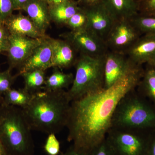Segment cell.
Here are the masks:
<instances>
[{"label":"cell","mask_w":155,"mask_h":155,"mask_svg":"<svg viewBox=\"0 0 155 155\" xmlns=\"http://www.w3.org/2000/svg\"><path fill=\"white\" fill-rule=\"evenodd\" d=\"M143 72L140 67L109 88L71 102L66 127L67 140L75 149L86 153L106 138L118 103L136 88Z\"/></svg>","instance_id":"obj_1"},{"label":"cell","mask_w":155,"mask_h":155,"mask_svg":"<svg viewBox=\"0 0 155 155\" xmlns=\"http://www.w3.org/2000/svg\"><path fill=\"white\" fill-rule=\"evenodd\" d=\"M71 103L64 90L40 91L22 110L31 130L56 134L67 126Z\"/></svg>","instance_id":"obj_2"},{"label":"cell","mask_w":155,"mask_h":155,"mask_svg":"<svg viewBox=\"0 0 155 155\" xmlns=\"http://www.w3.org/2000/svg\"><path fill=\"white\" fill-rule=\"evenodd\" d=\"M31 130L21 108L0 104V139L9 155H33Z\"/></svg>","instance_id":"obj_3"},{"label":"cell","mask_w":155,"mask_h":155,"mask_svg":"<svg viewBox=\"0 0 155 155\" xmlns=\"http://www.w3.org/2000/svg\"><path fill=\"white\" fill-rule=\"evenodd\" d=\"M151 131L155 130V106L135 89L118 103L111 127Z\"/></svg>","instance_id":"obj_4"},{"label":"cell","mask_w":155,"mask_h":155,"mask_svg":"<svg viewBox=\"0 0 155 155\" xmlns=\"http://www.w3.org/2000/svg\"><path fill=\"white\" fill-rule=\"evenodd\" d=\"M104 56L94 58L81 54L77 59L73 82L67 91L70 101L104 89Z\"/></svg>","instance_id":"obj_5"},{"label":"cell","mask_w":155,"mask_h":155,"mask_svg":"<svg viewBox=\"0 0 155 155\" xmlns=\"http://www.w3.org/2000/svg\"><path fill=\"white\" fill-rule=\"evenodd\" d=\"M150 132L111 127L106 137L115 155H145Z\"/></svg>","instance_id":"obj_6"},{"label":"cell","mask_w":155,"mask_h":155,"mask_svg":"<svg viewBox=\"0 0 155 155\" xmlns=\"http://www.w3.org/2000/svg\"><path fill=\"white\" fill-rule=\"evenodd\" d=\"M143 67L134 64L124 53L108 50L104 56V89L109 88L126 75Z\"/></svg>","instance_id":"obj_7"},{"label":"cell","mask_w":155,"mask_h":155,"mask_svg":"<svg viewBox=\"0 0 155 155\" xmlns=\"http://www.w3.org/2000/svg\"><path fill=\"white\" fill-rule=\"evenodd\" d=\"M141 35L130 19L116 20L105 42L108 50L125 53Z\"/></svg>","instance_id":"obj_8"},{"label":"cell","mask_w":155,"mask_h":155,"mask_svg":"<svg viewBox=\"0 0 155 155\" xmlns=\"http://www.w3.org/2000/svg\"><path fill=\"white\" fill-rule=\"evenodd\" d=\"M64 37L81 54L102 58L109 50L105 42L87 30L71 31Z\"/></svg>","instance_id":"obj_9"},{"label":"cell","mask_w":155,"mask_h":155,"mask_svg":"<svg viewBox=\"0 0 155 155\" xmlns=\"http://www.w3.org/2000/svg\"><path fill=\"white\" fill-rule=\"evenodd\" d=\"M84 10L87 18V30L105 42L116 19L101 1Z\"/></svg>","instance_id":"obj_10"},{"label":"cell","mask_w":155,"mask_h":155,"mask_svg":"<svg viewBox=\"0 0 155 155\" xmlns=\"http://www.w3.org/2000/svg\"><path fill=\"white\" fill-rule=\"evenodd\" d=\"M45 37L34 38L10 34L8 50L7 52L8 69L11 71L15 68L19 69L35 49L41 43Z\"/></svg>","instance_id":"obj_11"},{"label":"cell","mask_w":155,"mask_h":155,"mask_svg":"<svg viewBox=\"0 0 155 155\" xmlns=\"http://www.w3.org/2000/svg\"><path fill=\"white\" fill-rule=\"evenodd\" d=\"M51 38L46 35L19 69L17 76L34 70L45 71L52 67V48Z\"/></svg>","instance_id":"obj_12"},{"label":"cell","mask_w":155,"mask_h":155,"mask_svg":"<svg viewBox=\"0 0 155 155\" xmlns=\"http://www.w3.org/2000/svg\"><path fill=\"white\" fill-rule=\"evenodd\" d=\"M124 54L139 66L155 64V35H142Z\"/></svg>","instance_id":"obj_13"},{"label":"cell","mask_w":155,"mask_h":155,"mask_svg":"<svg viewBox=\"0 0 155 155\" xmlns=\"http://www.w3.org/2000/svg\"><path fill=\"white\" fill-rule=\"evenodd\" d=\"M3 24L11 34L34 38H42L46 36L37 28L29 17L21 14H12Z\"/></svg>","instance_id":"obj_14"},{"label":"cell","mask_w":155,"mask_h":155,"mask_svg":"<svg viewBox=\"0 0 155 155\" xmlns=\"http://www.w3.org/2000/svg\"><path fill=\"white\" fill-rule=\"evenodd\" d=\"M52 48V67L68 68L75 65V50L69 41L51 38Z\"/></svg>","instance_id":"obj_15"},{"label":"cell","mask_w":155,"mask_h":155,"mask_svg":"<svg viewBox=\"0 0 155 155\" xmlns=\"http://www.w3.org/2000/svg\"><path fill=\"white\" fill-rule=\"evenodd\" d=\"M22 10L27 13L37 28L45 35L51 20L48 4L44 0H30Z\"/></svg>","instance_id":"obj_16"},{"label":"cell","mask_w":155,"mask_h":155,"mask_svg":"<svg viewBox=\"0 0 155 155\" xmlns=\"http://www.w3.org/2000/svg\"><path fill=\"white\" fill-rule=\"evenodd\" d=\"M116 20L132 19L138 14L136 0H101Z\"/></svg>","instance_id":"obj_17"},{"label":"cell","mask_w":155,"mask_h":155,"mask_svg":"<svg viewBox=\"0 0 155 155\" xmlns=\"http://www.w3.org/2000/svg\"><path fill=\"white\" fill-rule=\"evenodd\" d=\"M136 90L155 106V64L145 65L142 77Z\"/></svg>","instance_id":"obj_18"},{"label":"cell","mask_w":155,"mask_h":155,"mask_svg":"<svg viewBox=\"0 0 155 155\" xmlns=\"http://www.w3.org/2000/svg\"><path fill=\"white\" fill-rule=\"evenodd\" d=\"M49 9L51 20L65 24L80 8L78 6L77 3L69 0L60 5L49 7Z\"/></svg>","instance_id":"obj_19"},{"label":"cell","mask_w":155,"mask_h":155,"mask_svg":"<svg viewBox=\"0 0 155 155\" xmlns=\"http://www.w3.org/2000/svg\"><path fill=\"white\" fill-rule=\"evenodd\" d=\"M74 76L72 73H65L58 69L54 70L52 74L46 79L43 90L59 91L72 85Z\"/></svg>","instance_id":"obj_20"},{"label":"cell","mask_w":155,"mask_h":155,"mask_svg":"<svg viewBox=\"0 0 155 155\" xmlns=\"http://www.w3.org/2000/svg\"><path fill=\"white\" fill-rule=\"evenodd\" d=\"M33 95L25 88H11L4 94L3 104L23 109L28 105Z\"/></svg>","instance_id":"obj_21"},{"label":"cell","mask_w":155,"mask_h":155,"mask_svg":"<svg viewBox=\"0 0 155 155\" xmlns=\"http://www.w3.org/2000/svg\"><path fill=\"white\" fill-rule=\"evenodd\" d=\"M45 71L34 70L23 73L21 76L24 79V88L32 94L43 89L46 79Z\"/></svg>","instance_id":"obj_22"},{"label":"cell","mask_w":155,"mask_h":155,"mask_svg":"<svg viewBox=\"0 0 155 155\" xmlns=\"http://www.w3.org/2000/svg\"><path fill=\"white\" fill-rule=\"evenodd\" d=\"M130 19L141 35H155V16L138 14Z\"/></svg>","instance_id":"obj_23"},{"label":"cell","mask_w":155,"mask_h":155,"mask_svg":"<svg viewBox=\"0 0 155 155\" xmlns=\"http://www.w3.org/2000/svg\"><path fill=\"white\" fill-rule=\"evenodd\" d=\"M71 31L87 30V18L84 9L80 8L65 23Z\"/></svg>","instance_id":"obj_24"},{"label":"cell","mask_w":155,"mask_h":155,"mask_svg":"<svg viewBox=\"0 0 155 155\" xmlns=\"http://www.w3.org/2000/svg\"><path fill=\"white\" fill-rule=\"evenodd\" d=\"M17 76H13L9 69L4 72H0V95L3 96L11 89L15 79Z\"/></svg>","instance_id":"obj_25"},{"label":"cell","mask_w":155,"mask_h":155,"mask_svg":"<svg viewBox=\"0 0 155 155\" xmlns=\"http://www.w3.org/2000/svg\"><path fill=\"white\" fill-rule=\"evenodd\" d=\"M85 155H115L106 137L103 141L85 153Z\"/></svg>","instance_id":"obj_26"},{"label":"cell","mask_w":155,"mask_h":155,"mask_svg":"<svg viewBox=\"0 0 155 155\" xmlns=\"http://www.w3.org/2000/svg\"><path fill=\"white\" fill-rule=\"evenodd\" d=\"M45 152L48 155H58L60 152V143L54 134H48L44 145Z\"/></svg>","instance_id":"obj_27"},{"label":"cell","mask_w":155,"mask_h":155,"mask_svg":"<svg viewBox=\"0 0 155 155\" xmlns=\"http://www.w3.org/2000/svg\"><path fill=\"white\" fill-rule=\"evenodd\" d=\"M15 11L12 0H0V23L3 24Z\"/></svg>","instance_id":"obj_28"},{"label":"cell","mask_w":155,"mask_h":155,"mask_svg":"<svg viewBox=\"0 0 155 155\" xmlns=\"http://www.w3.org/2000/svg\"><path fill=\"white\" fill-rule=\"evenodd\" d=\"M138 14L155 16V0H137Z\"/></svg>","instance_id":"obj_29"},{"label":"cell","mask_w":155,"mask_h":155,"mask_svg":"<svg viewBox=\"0 0 155 155\" xmlns=\"http://www.w3.org/2000/svg\"><path fill=\"white\" fill-rule=\"evenodd\" d=\"M10 36V32L4 24L0 25V54L8 52Z\"/></svg>","instance_id":"obj_30"},{"label":"cell","mask_w":155,"mask_h":155,"mask_svg":"<svg viewBox=\"0 0 155 155\" xmlns=\"http://www.w3.org/2000/svg\"><path fill=\"white\" fill-rule=\"evenodd\" d=\"M145 155H155V130L150 132Z\"/></svg>","instance_id":"obj_31"},{"label":"cell","mask_w":155,"mask_h":155,"mask_svg":"<svg viewBox=\"0 0 155 155\" xmlns=\"http://www.w3.org/2000/svg\"><path fill=\"white\" fill-rule=\"evenodd\" d=\"M62 155H85V153L76 149L72 145Z\"/></svg>","instance_id":"obj_32"},{"label":"cell","mask_w":155,"mask_h":155,"mask_svg":"<svg viewBox=\"0 0 155 155\" xmlns=\"http://www.w3.org/2000/svg\"><path fill=\"white\" fill-rule=\"evenodd\" d=\"M15 10H22L24 6L30 0H12Z\"/></svg>","instance_id":"obj_33"},{"label":"cell","mask_w":155,"mask_h":155,"mask_svg":"<svg viewBox=\"0 0 155 155\" xmlns=\"http://www.w3.org/2000/svg\"><path fill=\"white\" fill-rule=\"evenodd\" d=\"M49 7L57 5L69 1V0H44Z\"/></svg>","instance_id":"obj_34"},{"label":"cell","mask_w":155,"mask_h":155,"mask_svg":"<svg viewBox=\"0 0 155 155\" xmlns=\"http://www.w3.org/2000/svg\"><path fill=\"white\" fill-rule=\"evenodd\" d=\"M86 4L87 6L92 5L100 2L101 0H81Z\"/></svg>","instance_id":"obj_35"},{"label":"cell","mask_w":155,"mask_h":155,"mask_svg":"<svg viewBox=\"0 0 155 155\" xmlns=\"http://www.w3.org/2000/svg\"><path fill=\"white\" fill-rule=\"evenodd\" d=\"M0 155H9L0 139Z\"/></svg>","instance_id":"obj_36"},{"label":"cell","mask_w":155,"mask_h":155,"mask_svg":"<svg viewBox=\"0 0 155 155\" xmlns=\"http://www.w3.org/2000/svg\"><path fill=\"white\" fill-rule=\"evenodd\" d=\"M3 103V96L0 95V104Z\"/></svg>","instance_id":"obj_37"},{"label":"cell","mask_w":155,"mask_h":155,"mask_svg":"<svg viewBox=\"0 0 155 155\" xmlns=\"http://www.w3.org/2000/svg\"><path fill=\"white\" fill-rule=\"evenodd\" d=\"M2 24V23H0V25H1Z\"/></svg>","instance_id":"obj_38"},{"label":"cell","mask_w":155,"mask_h":155,"mask_svg":"<svg viewBox=\"0 0 155 155\" xmlns=\"http://www.w3.org/2000/svg\"><path fill=\"white\" fill-rule=\"evenodd\" d=\"M136 1H137V0H136Z\"/></svg>","instance_id":"obj_39"}]
</instances>
